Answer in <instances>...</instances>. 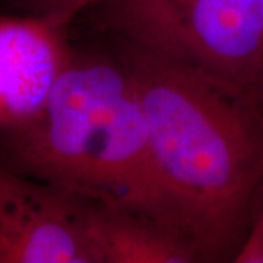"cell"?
Returning a JSON list of instances; mask_svg holds the SVG:
<instances>
[{
    "mask_svg": "<svg viewBox=\"0 0 263 263\" xmlns=\"http://www.w3.org/2000/svg\"><path fill=\"white\" fill-rule=\"evenodd\" d=\"M170 222L202 262L234 260L263 186V122L196 73L123 43Z\"/></svg>",
    "mask_w": 263,
    "mask_h": 263,
    "instance_id": "1",
    "label": "cell"
},
{
    "mask_svg": "<svg viewBox=\"0 0 263 263\" xmlns=\"http://www.w3.org/2000/svg\"><path fill=\"white\" fill-rule=\"evenodd\" d=\"M2 160L94 205L176 231L152 164L138 84L120 56L73 51L37 117L3 133Z\"/></svg>",
    "mask_w": 263,
    "mask_h": 263,
    "instance_id": "2",
    "label": "cell"
},
{
    "mask_svg": "<svg viewBox=\"0 0 263 263\" xmlns=\"http://www.w3.org/2000/svg\"><path fill=\"white\" fill-rule=\"evenodd\" d=\"M104 28L124 44L196 73L238 98L263 67V0H107Z\"/></svg>",
    "mask_w": 263,
    "mask_h": 263,
    "instance_id": "3",
    "label": "cell"
},
{
    "mask_svg": "<svg viewBox=\"0 0 263 263\" xmlns=\"http://www.w3.org/2000/svg\"><path fill=\"white\" fill-rule=\"evenodd\" d=\"M85 206L84 199L0 158V240L8 263H98Z\"/></svg>",
    "mask_w": 263,
    "mask_h": 263,
    "instance_id": "4",
    "label": "cell"
},
{
    "mask_svg": "<svg viewBox=\"0 0 263 263\" xmlns=\"http://www.w3.org/2000/svg\"><path fill=\"white\" fill-rule=\"evenodd\" d=\"M69 25L35 15L0 16V133L37 117L73 54Z\"/></svg>",
    "mask_w": 263,
    "mask_h": 263,
    "instance_id": "5",
    "label": "cell"
},
{
    "mask_svg": "<svg viewBox=\"0 0 263 263\" xmlns=\"http://www.w3.org/2000/svg\"><path fill=\"white\" fill-rule=\"evenodd\" d=\"M85 224L98 263H193L200 256L168 227L86 200Z\"/></svg>",
    "mask_w": 263,
    "mask_h": 263,
    "instance_id": "6",
    "label": "cell"
},
{
    "mask_svg": "<svg viewBox=\"0 0 263 263\" xmlns=\"http://www.w3.org/2000/svg\"><path fill=\"white\" fill-rule=\"evenodd\" d=\"M107 0H12L27 15L46 16L70 25L82 12L100 8Z\"/></svg>",
    "mask_w": 263,
    "mask_h": 263,
    "instance_id": "7",
    "label": "cell"
},
{
    "mask_svg": "<svg viewBox=\"0 0 263 263\" xmlns=\"http://www.w3.org/2000/svg\"><path fill=\"white\" fill-rule=\"evenodd\" d=\"M263 249V186L259 197H257V203L254 208L253 221L250 227V233L247 235V240L241 247L240 253L237 254L235 262L238 263H247L250 259V256L257 253L259 250Z\"/></svg>",
    "mask_w": 263,
    "mask_h": 263,
    "instance_id": "8",
    "label": "cell"
},
{
    "mask_svg": "<svg viewBox=\"0 0 263 263\" xmlns=\"http://www.w3.org/2000/svg\"><path fill=\"white\" fill-rule=\"evenodd\" d=\"M247 104L250 105V108L253 110L254 114L263 122V67L260 70V75L257 78L256 84H254L252 92L246 98Z\"/></svg>",
    "mask_w": 263,
    "mask_h": 263,
    "instance_id": "9",
    "label": "cell"
},
{
    "mask_svg": "<svg viewBox=\"0 0 263 263\" xmlns=\"http://www.w3.org/2000/svg\"><path fill=\"white\" fill-rule=\"evenodd\" d=\"M247 263H263V249L259 250L257 253H254L253 256H250V259L247 260Z\"/></svg>",
    "mask_w": 263,
    "mask_h": 263,
    "instance_id": "10",
    "label": "cell"
},
{
    "mask_svg": "<svg viewBox=\"0 0 263 263\" xmlns=\"http://www.w3.org/2000/svg\"><path fill=\"white\" fill-rule=\"evenodd\" d=\"M0 263H8V254H6V249L0 240Z\"/></svg>",
    "mask_w": 263,
    "mask_h": 263,
    "instance_id": "11",
    "label": "cell"
}]
</instances>
